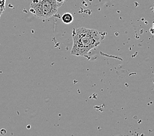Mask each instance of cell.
Returning <instances> with one entry per match:
<instances>
[{
	"instance_id": "cell-4",
	"label": "cell",
	"mask_w": 154,
	"mask_h": 136,
	"mask_svg": "<svg viewBox=\"0 0 154 136\" xmlns=\"http://www.w3.org/2000/svg\"><path fill=\"white\" fill-rule=\"evenodd\" d=\"M6 0H0V18L5 9Z\"/></svg>"
},
{
	"instance_id": "cell-1",
	"label": "cell",
	"mask_w": 154,
	"mask_h": 136,
	"mask_svg": "<svg viewBox=\"0 0 154 136\" xmlns=\"http://www.w3.org/2000/svg\"><path fill=\"white\" fill-rule=\"evenodd\" d=\"M106 34L93 29L84 27L74 29L72 32L73 46L71 54L85 56L91 50L100 45Z\"/></svg>"
},
{
	"instance_id": "cell-7",
	"label": "cell",
	"mask_w": 154,
	"mask_h": 136,
	"mask_svg": "<svg viewBox=\"0 0 154 136\" xmlns=\"http://www.w3.org/2000/svg\"><path fill=\"white\" fill-rule=\"evenodd\" d=\"M153 11L154 12V4H153Z\"/></svg>"
},
{
	"instance_id": "cell-6",
	"label": "cell",
	"mask_w": 154,
	"mask_h": 136,
	"mask_svg": "<svg viewBox=\"0 0 154 136\" xmlns=\"http://www.w3.org/2000/svg\"><path fill=\"white\" fill-rule=\"evenodd\" d=\"M152 28L154 29V21H153V26H152Z\"/></svg>"
},
{
	"instance_id": "cell-5",
	"label": "cell",
	"mask_w": 154,
	"mask_h": 136,
	"mask_svg": "<svg viewBox=\"0 0 154 136\" xmlns=\"http://www.w3.org/2000/svg\"><path fill=\"white\" fill-rule=\"evenodd\" d=\"M56 2H57V3H59V4H60V5H62L64 4L65 0H56Z\"/></svg>"
},
{
	"instance_id": "cell-2",
	"label": "cell",
	"mask_w": 154,
	"mask_h": 136,
	"mask_svg": "<svg viewBox=\"0 0 154 136\" xmlns=\"http://www.w3.org/2000/svg\"><path fill=\"white\" fill-rule=\"evenodd\" d=\"M61 6L56 0H33L30 11L40 19H48L55 15Z\"/></svg>"
},
{
	"instance_id": "cell-3",
	"label": "cell",
	"mask_w": 154,
	"mask_h": 136,
	"mask_svg": "<svg viewBox=\"0 0 154 136\" xmlns=\"http://www.w3.org/2000/svg\"><path fill=\"white\" fill-rule=\"evenodd\" d=\"M61 20L65 24H70L74 21V17L71 13H66L62 16Z\"/></svg>"
}]
</instances>
